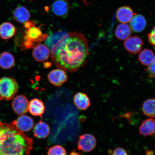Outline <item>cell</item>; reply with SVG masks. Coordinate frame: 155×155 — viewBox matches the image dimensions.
<instances>
[{"label":"cell","instance_id":"1","mask_svg":"<svg viewBox=\"0 0 155 155\" xmlns=\"http://www.w3.org/2000/svg\"><path fill=\"white\" fill-rule=\"evenodd\" d=\"M68 34L53 57L58 68L72 72L86 63L89 55L88 45L84 35L76 32Z\"/></svg>","mask_w":155,"mask_h":155},{"label":"cell","instance_id":"2","mask_svg":"<svg viewBox=\"0 0 155 155\" xmlns=\"http://www.w3.org/2000/svg\"><path fill=\"white\" fill-rule=\"evenodd\" d=\"M32 139L13 124L0 122V155H30Z\"/></svg>","mask_w":155,"mask_h":155},{"label":"cell","instance_id":"3","mask_svg":"<svg viewBox=\"0 0 155 155\" xmlns=\"http://www.w3.org/2000/svg\"><path fill=\"white\" fill-rule=\"evenodd\" d=\"M19 89L16 79L5 77L0 78V101H10L16 95Z\"/></svg>","mask_w":155,"mask_h":155},{"label":"cell","instance_id":"4","mask_svg":"<svg viewBox=\"0 0 155 155\" xmlns=\"http://www.w3.org/2000/svg\"><path fill=\"white\" fill-rule=\"evenodd\" d=\"M36 25L35 23L25 31L23 46L26 49L35 47L37 45H38V43L45 40L48 36L47 34H42L40 29Z\"/></svg>","mask_w":155,"mask_h":155},{"label":"cell","instance_id":"5","mask_svg":"<svg viewBox=\"0 0 155 155\" xmlns=\"http://www.w3.org/2000/svg\"><path fill=\"white\" fill-rule=\"evenodd\" d=\"M69 34L60 31L54 33L48 36L45 39L46 45L49 48L52 55L55 53L58 48L64 40L67 38Z\"/></svg>","mask_w":155,"mask_h":155},{"label":"cell","instance_id":"6","mask_svg":"<svg viewBox=\"0 0 155 155\" xmlns=\"http://www.w3.org/2000/svg\"><path fill=\"white\" fill-rule=\"evenodd\" d=\"M97 145V140L94 135L86 134L79 137L78 143V148L84 152H91L95 148Z\"/></svg>","mask_w":155,"mask_h":155},{"label":"cell","instance_id":"7","mask_svg":"<svg viewBox=\"0 0 155 155\" xmlns=\"http://www.w3.org/2000/svg\"><path fill=\"white\" fill-rule=\"evenodd\" d=\"M29 104L28 100L26 96L19 94L13 98L11 105L15 114L18 115H22L28 112Z\"/></svg>","mask_w":155,"mask_h":155},{"label":"cell","instance_id":"8","mask_svg":"<svg viewBox=\"0 0 155 155\" xmlns=\"http://www.w3.org/2000/svg\"><path fill=\"white\" fill-rule=\"evenodd\" d=\"M143 44V41L140 37L134 36L125 40L124 45L127 51L132 54H135L140 51Z\"/></svg>","mask_w":155,"mask_h":155},{"label":"cell","instance_id":"9","mask_svg":"<svg viewBox=\"0 0 155 155\" xmlns=\"http://www.w3.org/2000/svg\"><path fill=\"white\" fill-rule=\"evenodd\" d=\"M48 78L54 86L60 87L68 80V76L65 71L60 69L53 70L48 74Z\"/></svg>","mask_w":155,"mask_h":155},{"label":"cell","instance_id":"10","mask_svg":"<svg viewBox=\"0 0 155 155\" xmlns=\"http://www.w3.org/2000/svg\"><path fill=\"white\" fill-rule=\"evenodd\" d=\"M70 6L68 0H55L52 5V10L57 16L64 17L68 14Z\"/></svg>","mask_w":155,"mask_h":155},{"label":"cell","instance_id":"11","mask_svg":"<svg viewBox=\"0 0 155 155\" xmlns=\"http://www.w3.org/2000/svg\"><path fill=\"white\" fill-rule=\"evenodd\" d=\"M50 52L47 46L41 44L35 47L32 54L36 61L42 62L47 61L50 57Z\"/></svg>","mask_w":155,"mask_h":155},{"label":"cell","instance_id":"12","mask_svg":"<svg viewBox=\"0 0 155 155\" xmlns=\"http://www.w3.org/2000/svg\"><path fill=\"white\" fill-rule=\"evenodd\" d=\"M139 134L145 137H150L155 134V119L152 118L144 120L139 128Z\"/></svg>","mask_w":155,"mask_h":155},{"label":"cell","instance_id":"13","mask_svg":"<svg viewBox=\"0 0 155 155\" xmlns=\"http://www.w3.org/2000/svg\"><path fill=\"white\" fill-rule=\"evenodd\" d=\"M13 124L24 132L30 131L33 127L34 124L33 120L31 118L25 115L19 116L16 121L13 122Z\"/></svg>","mask_w":155,"mask_h":155},{"label":"cell","instance_id":"14","mask_svg":"<svg viewBox=\"0 0 155 155\" xmlns=\"http://www.w3.org/2000/svg\"><path fill=\"white\" fill-rule=\"evenodd\" d=\"M135 13H133L131 8L127 6L122 7L118 9L116 13V18L119 22L127 24L130 22Z\"/></svg>","mask_w":155,"mask_h":155},{"label":"cell","instance_id":"15","mask_svg":"<svg viewBox=\"0 0 155 155\" xmlns=\"http://www.w3.org/2000/svg\"><path fill=\"white\" fill-rule=\"evenodd\" d=\"M130 22L132 30L137 33L142 32L147 26V21L145 17L142 15L136 13Z\"/></svg>","mask_w":155,"mask_h":155},{"label":"cell","instance_id":"16","mask_svg":"<svg viewBox=\"0 0 155 155\" xmlns=\"http://www.w3.org/2000/svg\"><path fill=\"white\" fill-rule=\"evenodd\" d=\"M45 107L43 102L38 98H34L29 103L28 110L32 115L41 116L44 113Z\"/></svg>","mask_w":155,"mask_h":155},{"label":"cell","instance_id":"17","mask_svg":"<svg viewBox=\"0 0 155 155\" xmlns=\"http://www.w3.org/2000/svg\"><path fill=\"white\" fill-rule=\"evenodd\" d=\"M74 102L78 109L85 110L90 106V99L86 94L78 92L75 94L74 97Z\"/></svg>","mask_w":155,"mask_h":155},{"label":"cell","instance_id":"18","mask_svg":"<svg viewBox=\"0 0 155 155\" xmlns=\"http://www.w3.org/2000/svg\"><path fill=\"white\" fill-rule=\"evenodd\" d=\"M33 132L34 136L37 138L45 139L49 134L50 127L47 124L40 121L35 126Z\"/></svg>","mask_w":155,"mask_h":155},{"label":"cell","instance_id":"19","mask_svg":"<svg viewBox=\"0 0 155 155\" xmlns=\"http://www.w3.org/2000/svg\"><path fill=\"white\" fill-rule=\"evenodd\" d=\"M13 17L15 21L21 24H24L30 19V13L26 8L19 7L15 9Z\"/></svg>","mask_w":155,"mask_h":155},{"label":"cell","instance_id":"20","mask_svg":"<svg viewBox=\"0 0 155 155\" xmlns=\"http://www.w3.org/2000/svg\"><path fill=\"white\" fill-rule=\"evenodd\" d=\"M138 59L141 64L149 67L153 63L155 55L152 50L145 48L139 53Z\"/></svg>","mask_w":155,"mask_h":155},{"label":"cell","instance_id":"21","mask_svg":"<svg viewBox=\"0 0 155 155\" xmlns=\"http://www.w3.org/2000/svg\"><path fill=\"white\" fill-rule=\"evenodd\" d=\"M16 30L14 25L9 22L3 23L0 25V36L4 40H8L14 35Z\"/></svg>","mask_w":155,"mask_h":155},{"label":"cell","instance_id":"22","mask_svg":"<svg viewBox=\"0 0 155 155\" xmlns=\"http://www.w3.org/2000/svg\"><path fill=\"white\" fill-rule=\"evenodd\" d=\"M116 37L119 40L124 41L127 39L132 34L130 27L126 24H119L116 28L115 32Z\"/></svg>","mask_w":155,"mask_h":155},{"label":"cell","instance_id":"23","mask_svg":"<svg viewBox=\"0 0 155 155\" xmlns=\"http://www.w3.org/2000/svg\"><path fill=\"white\" fill-rule=\"evenodd\" d=\"M15 59L13 56L8 52H4L0 55V67L3 69L11 68L14 65Z\"/></svg>","mask_w":155,"mask_h":155},{"label":"cell","instance_id":"24","mask_svg":"<svg viewBox=\"0 0 155 155\" xmlns=\"http://www.w3.org/2000/svg\"><path fill=\"white\" fill-rule=\"evenodd\" d=\"M142 110L144 115L150 118L155 117V99L150 98L143 103Z\"/></svg>","mask_w":155,"mask_h":155},{"label":"cell","instance_id":"25","mask_svg":"<svg viewBox=\"0 0 155 155\" xmlns=\"http://www.w3.org/2000/svg\"><path fill=\"white\" fill-rule=\"evenodd\" d=\"M48 155H67V152L63 147L57 145L49 149Z\"/></svg>","mask_w":155,"mask_h":155},{"label":"cell","instance_id":"26","mask_svg":"<svg viewBox=\"0 0 155 155\" xmlns=\"http://www.w3.org/2000/svg\"><path fill=\"white\" fill-rule=\"evenodd\" d=\"M148 39L149 43L154 46L155 49V26L148 34Z\"/></svg>","mask_w":155,"mask_h":155},{"label":"cell","instance_id":"27","mask_svg":"<svg viewBox=\"0 0 155 155\" xmlns=\"http://www.w3.org/2000/svg\"><path fill=\"white\" fill-rule=\"evenodd\" d=\"M111 155H128L127 151L122 147H119L114 149L112 152Z\"/></svg>","mask_w":155,"mask_h":155},{"label":"cell","instance_id":"28","mask_svg":"<svg viewBox=\"0 0 155 155\" xmlns=\"http://www.w3.org/2000/svg\"><path fill=\"white\" fill-rule=\"evenodd\" d=\"M147 71L150 77L152 78H155V59L153 63L147 69Z\"/></svg>","mask_w":155,"mask_h":155},{"label":"cell","instance_id":"29","mask_svg":"<svg viewBox=\"0 0 155 155\" xmlns=\"http://www.w3.org/2000/svg\"><path fill=\"white\" fill-rule=\"evenodd\" d=\"M145 153L146 155H154V152L152 150H146Z\"/></svg>","mask_w":155,"mask_h":155}]
</instances>
